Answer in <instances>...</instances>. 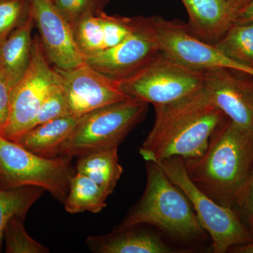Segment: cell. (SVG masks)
I'll return each instance as SVG.
<instances>
[{
  "label": "cell",
  "instance_id": "obj_1",
  "mask_svg": "<svg viewBox=\"0 0 253 253\" xmlns=\"http://www.w3.org/2000/svg\"><path fill=\"white\" fill-rule=\"evenodd\" d=\"M155 122L139 154L145 161L199 158L214 129L226 118L204 87L169 104L156 105Z\"/></svg>",
  "mask_w": 253,
  "mask_h": 253
},
{
  "label": "cell",
  "instance_id": "obj_2",
  "mask_svg": "<svg viewBox=\"0 0 253 253\" xmlns=\"http://www.w3.org/2000/svg\"><path fill=\"white\" fill-rule=\"evenodd\" d=\"M184 163L189 177L205 194L222 206L239 208L253 168V131L226 118L204 154Z\"/></svg>",
  "mask_w": 253,
  "mask_h": 253
},
{
  "label": "cell",
  "instance_id": "obj_3",
  "mask_svg": "<svg viewBox=\"0 0 253 253\" xmlns=\"http://www.w3.org/2000/svg\"><path fill=\"white\" fill-rule=\"evenodd\" d=\"M146 168L147 179L144 194L113 231L151 225L174 239H204L207 232L184 192L156 163L146 161Z\"/></svg>",
  "mask_w": 253,
  "mask_h": 253
},
{
  "label": "cell",
  "instance_id": "obj_4",
  "mask_svg": "<svg viewBox=\"0 0 253 253\" xmlns=\"http://www.w3.org/2000/svg\"><path fill=\"white\" fill-rule=\"evenodd\" d=\"M71 156L42 157L0 135V188L33 186L64 204L76 174Z\"/></svg>",
  "mask_w": 253,
  "mask_h": 253
},
{
  "label": "cell",
  "instance_id": "obj_5",
  "mask_svg": "<svg viewBox=\"0 0 253 253\" xmlns=\"http://www.w3.org/2000/svg\"><path fill=\"white\" fill-rule=\"evenodd\" d=\"M149 104L129 98L84 115L61 148L60 156L80 157L118 147L146 118Z\"/></svg>",
  "mask_w": 253,
  "mask_h": 253
},
{
  "label": "cell",
  "instance_id": "obj_6",
  "mask_svg": "<svg viewBox=\"0 0 253 253\" xmlns=\"http://www.w3.org/2000/svg\"><path fill=\"white\" fill-rule=\"evenodd\" d=\"M154 163L189 199L201 225L212 240L213 252L224 253L231 248L252 242V233L236 211L218 204L191 180L184 158L171 157Z\"/></svg>",
  "mask_w": 253,
  "mask_h": 253
},
{
  "label": "cell",
  "instance_id": "obj_7",
  "mask_svg": "<svg viewBox=\"0 0 253 253\" xmlns=\"http://www.w3.org/2000/svg\"><path fill=\"white\" fill-rule=\"evenodd\" d=\"M116 82L129 97L156 106L177 101L202 89L205 72L187 67L161 51L135 74Z\"/></svg>",
  "mask_w": 253,
  "mask_h": 253
},
{
  "label": "cell",
  "instance_id": "obj_8",
  "mask_svg": "<svg viewBox=\"0 0 253 253\" xmlns=\"http://www.w3.org/2000/svg\"><path fill=\"white\" fill-rule=\"evenodd\" d=\"M61 82L56 68L50 66L39 36L35 37L31 62L13 87L9 118L0 135L16 141L31 129L46 95Z\"/></svg>",
  "mask_w": 253,
  "mask_h": 253
},
{
  "label": "cell",
  "instance_id": "obj_9",
  "mask_svg": "<svg viewBox=\"0 0 253 253\" xmlns=\"http://www.w3.org/2000/svg\"><path fill=\"white\" fill-rule=\"evenodd\" d=\"M151 19L161 51L181 64L203 72L229 68L253 76V70L234 62L214 44L195 36L187 23L160 16H151Z\"/></svg>",
  "mask_w": 253,
  "mask_h": 253
},
{
  "label": "cell",
  "instance_id": "obj_10",
  "mask_svg": "<svg viewBox=\"0 0 253 253\" xmlns=\"http://www.w3.org/2000/svg\"><path fill=\"white\" fill-rule=\"evenodd\" d=\"M161 52L151 16H142L139 27L122 42L97 54L85 62L115 81L135 74Z\"/></svg>",
  "mask_w": 253,
  "mask_h": 253
},
{
  "label": "cell",
  "instance_id": "obj_11",
  "mask_svg": "<svg viewBox=\"0 0 253 253\" xmlns=\"http://www.w3.org/2000/svg\"><path fill=\"white\" fill-rule=\"evenodd\" d=\"M30 13L40 33L47 59L58 69L67 71L85 62L76 44L71 23L52 0H28Z\"/></svg>",
  "mask_w": 253,
  "mask_h": 253
},
{
  "label": "cell",
  "instance_id": "obj_12",
  "mask_svg": "<svg viewBox=\"0 0 253 253\" xmlns=\"http://www.w3.org/2000/svg\"><path fill=\"white\" fill-rule=\"evenodd\" d=\"M204 88L226 118L253 131V76L234 68L205 72Z\"/></svg>",
  "mask_w": 253,
  "mask_h": 253
},
{
  "label": "cell",
  "instance_id": "obj_13",
  "mask_svg": "<svg viewBox=\"0 0 253 253\" xmlns=\"http://www.w3.org/2000/svg\"><path fill=\"white\" fill-rule=\"evenodd\" d=\"M56 69L61 76L73 116L82 117L100 108L131 98L120 89L116 81L86 62L67 71Z\"/></svg>",
  "mask_w": 253,
  "mask_h": 253
},
{
  "label": "cell",
  "instance_id": "obj_14",
  "mask_svg": "<svg viewBox=\"0 0 253 253\" xmlns=\"http://www.w3.org/2000/svg\"><path fill=\"white\" fill-rule=\"evenodd\" d=\"M141 226L113 231L106 235L90 236L86 239V244L94 253H181L168 245L161 236Z\"/></svg>",
  "mask_w": 253,
  "mask_h": 253
},
{
  "label": "cell",
  "instance_id": "obj_15",
  "mask_svg": "<svg viewBox=\"0 0 253 253\" xmlns=\"http://www.w3.org/2000/svg\"><path fill=\"white\" fill-rule=\"evenodd\" d=\"M187 11V25L203 41L214 44L234 23V12L226 0H181Z\"/></svg>",
  "mask_w": 253,
  "mask_h": 253
},
{
  "label": "cell",
  "instance_id": "obj_16",
  "mask_svg": "<svg viewBox=\"0 0 253 253\" xmlns=\"http://www.w3.org/2000/svg\"><path fill=\"white\" fill-rule=\"evenodd\" d=\"M82 117L71 115L41 123L32 127L14 142L42 157H57Z\"/></svg>",
  "mask_w": 253,
  "mask_h": 253
},
{
  "label": "cell",
  "instance_id": "obj_17",
  "mask_svg": "<svg viewBox=\"0 0 253 253\" xmlns=\"http://www.w3.org/2000/svg\"><path fill=\"white\" fill-rule=\"evenodd\" d=\"M34 26L30 13L27 19L0 44V72L13 86L23 77L31 62Z\"/></svg>",
  "mask_w": 253,
  "mask_h": 253
},
{
  "label": "cell",
  "instance_id": "obj_18",
  "mask_svg": "<svg viewBox=\"0 0 253 253\" xmlns=\"http://www.w3.org/2000/svg\"><path fill=\"white\" fill-rule=\"evenodd\" d=\"M118 147L94 151L78 158L76 172L95 181L108 196L112 194L123 172Z\"/></svg>",
  "mask_w": 253,
  "mask_h": 253
},
{
  "label": "cell",
  "instance_id": "obj_19",
  "mask_svg": "<svg viewBox=\"0 0 253 253\" xmlns=\"http://www.w3.org/2000/svg\"><path fill=\"white\" fill-rule=\"evenodd\" d=\"M108 197L95 181L76 172L71 178L69 191L63 205L66 212L71 214L84 212L95 214L106 207Z\"/></svg>",
  "mask_w": 253,
  "mask_h": 253
},
{
  "label": "cell",
  "instance_id": "obj_20",
  "mask_svg": "<svg viewBox=\"0 0 253 253\" xmlns=\"http://www.w3.org/2000/svg\"><path fill=\"white\" fill-rule=\"evenodd\" d=\"M44 192V189L33 186L11 189L0 188V252L6 224L14 217L25 220L29 210Z\"/></svg>",
  "mask_w": 253,
  "mask_h": 253
},
{
  "label": "cell",
  "instance_id": "obj_21",
  "mask_svg": "<svg viewBox=\"0 0 253 253\" xmlns=\"http://www.w3.org/2000/svg\"><path fill=\"white\" fill-rule=\"evenodd\" d=\"M214 45L234 62L253 71V22L233 23Z\"/></svg>",
  "mask_w": 253,
  "mask_h": 253
},
{
  "label": "cell",
  "instance_id": "obj_22",
  "mask_svg": "<svg viewBox=\"0 0 253 253\" xmlns=\"http://www.w3.org/2000/svg\"><path fill=\"white\" fill-rule=\"evenodd\" d=\"M99 13L86 15L72 25L76 44L84 58L104 50V32Z\"/></svg>",
  "mask_w": 253,
  "mask_h": 253
},
{
  "label": "cell",
  "instance_id": "obj_23",
  "mask_svg": "<svg viewBox=\"0 0 253 253\" xmlns=\"http://www.w3.org/2000/svg\"><path fill=\"white\" fill-rule=\"evenodd\" d=\"M24 219L13 217L6 224L4 231L6 253H48L49 249L33 239L28 234Z\"/></svg>",
  "mask_w": 253,
  "mask_h": 253
},
{
  "label": "cell",
  "instance_id": "obj_24",
  "mask_svg": "<svg viewBox=\"0 0 253 253\" xmlns=\"http://www.w3.org/2000/svg\"><path fill=\"white\" fill-rule=\"evenodd\" d=\"M104 38V50L118 45L139 27L142 16L126 17L99 13Z\"/></svg>",
  "mask_w": 253,
  "mask_h": 253
},
{
  "label": "cell",
  "instance_id": "obj_25",
  "mask_svg": "<svg viewBox=\"0 0 253 253\" xmlns=\"http://www.w3.org/2000/svg\"><path fill=\"white\" fill-rule=\"evenodd\" d=\"M29 15L28 0H0V44Z\"/></svg>",
  "mask_w": 253,
  "mask_h": 253
},
{
  "label": "cell",
  "instance_id": "obj_26",
  "mask_svg": "<svg viewBox=\"0 0 253 253\" xmlns=\"http://www.w3.org/2000/svg\"><path fill=\"white\" fill-rule=\"evenodd\" d=\"M68 116H71V113L67 96L61 82L55 84L46 95L41 105L33 126L51 120Z\"/></svg>",
  "mask_w": 253,
  "mask_h": 253
},
{
  "label": "cell",
  "instance_id": "obj_27",
  "mask_svg": "<svg viewBox=\"0 0 253 253\" xmlns=\"http://www.w3.org/2000/svg\"><path fill=\"white\" fill-rule=\"evenodd\" d=\"M61 14L71 26L88 14H99L104 11L110 0H52Z\"/></svg>",
  "mask_w": 253,
  "mask_h": 253
},
{
  "label": "cell",
  "instance_id": "obj_28",
  "mask_svg": "<svg viewBox=\"0 0 253 253\" xmlns=\"http://www.w3.org/2000/svg\"><path fill=\"white\" fill-rule=\"evenodd\" d=\"M13 87L7 78L0 72V134L9 118Z\"/></svg>",
  "mask_w": 253,
  "mask_h": 253
},
{
  "label": "cell",
  "instance_id": "obj_29",
  "mask_svg": "<svg viewBox=\"0 0 253 253\" xmlns=\"http://www.w3.org/2000/svg\"><path fill=\"white\" fill-rule=\"evenodd\" d=\"M239 208L247 220L253 236V168Z\"/></svg>",
  "mask_w": 253,
  "mask_h": 253
},
{
  "label": "cell",
  "instance_id": "obj_30",
  "mask_svg": "<svg viewBox=\"0 0 253 253\" xmlns=\"http://www.w3.org/2000/svg\"><path fill=\"white\" fill-rule=\"evenodd\" d=\"M253 22V0L236 14L234 23Z\"/></svg>",
  "mask_w": 253,
  "mask_h": 253
},
{
  "label": "cell",
  "instance_id": "obj_31",
  "mask_svg": "<svg viewBox=\"0 0 253 253\" xmlns=\"http://www.w3.org/2000/svg\"><path fill=\"white\" fill-rule=\"evenodd\" d=\"M251 1L252 0H226L231 10L234 12L235 17L237 13L241 9H244L245 6L251 2Z\"/></svg>",
  "mask_w": 253,
  "mask_h": 253
},
{
  "label": "cell",
  "instance_id": "obj_32",
  "mask_svg": "<svg viewBox=\"0 0 253 253\" xmlns=\"http://www.w3.org/2000/svg\"><path fill=\"white\" fill-rule=\"evenodd\" d=\"M229 251L236 253H253V241L249 244L231 248Z\"/></svg>",
  "mask_w": 253,
  "mask_h": 253
}]
</instances>
